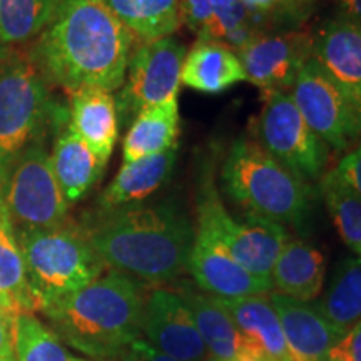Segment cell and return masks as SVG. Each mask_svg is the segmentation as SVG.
I'll use <instances>...</instances> for the list:
<instances>
[{
	"instance_id": "1",
	"label": "cell",
	"mask_w": 361,
	"mask_h": 361,
	"mask_svg": "<svg viewBox=\"0 0 361 361\" xmlns=\"http://www.w3.org/2000/svg\"><path fill=\"white\" fill-rule=\"evenodd\" d=\"M134 40L102 0H56L37 59L45 75L71 92L87 87L114 92L126 79Z\"/></svg>"
},
{
	"instance_id": "2",
	"label": "cell",
	"mask_w": 361,
	"mask_h": 361,
	"mask_svg": "<svg viewBox=\"0 0 361 361\" xmlns=\"http://www.w3.org/2000/svg\"><path fill=\"white\" fill-rule=\"evenodd\" d=\"M82 233L104 264L149 284L171 283L188 271L196 236L173 202L102 211Z\"/></svg>"
},
{
	"instance_id": "3",
	"label": "cell",
	"mask_w": 361,
	"mask_h": 361,
	"mask_svg": "<svg viewBox=\"0 0 361 361\" xmlns=\"http://www.w3.org/2000/svg\"><path fill=\"white\" fill-rule=\"evenodd\" d=\"M144 305L141 283L111 269L40 313L72 351L92 361H117L142 338Z\"/></svg>"
},
{
	"instance_id": "4",
	"label": "cell",
	"mask_w": 361,
	"mask_h": 361,
	"mask_svg": "<svg viewBox=\"0 0 361 361\" xmlns=\"http://www.w3.org/2000/svg\"><path fill=\"white\" fill-rule=\"evenodd\" d=\"M224 191L247 214L303 228L313 209L310 183L274 161L256 141L236 139L221 168Z\"/></svg>"
},
{
	"instance_id": "5",
	"label": "cell",
	"mask_w": 361,
	"mask_h": 361,
	"mask_svg": "<svg viewBox=\"0 0 361 361\" xmlns=\"http://www.w3.org/2000/svg\"><path fill=\"white\" fill-rule=\"evenodd\" d=\"M17 243L39 313L47 305L96 281L106 269L85 234L66 224L51 229H20Z\"/></svg>"
},
{
	"instance_id": "6",
	"label": "cell",
	"mask_w": 361,
	"mask_h": 361,
	"mask_svg": "<svg viewBox=\"0 0 361 361\" xmlns=\"http://www.w3.org/2000/svg\"><path fill=\"white\" fill-rule=\"evenodd\" d=\"M197 229L216 239L243 268L264 281H271L278 255L290 239L286 226L274 221L251 214L246 221L234 219L207 171L202 173L197 191Z\"/></svg>"
},
{
	"instance_id": "7",
	"label": "cell",
	"mask_w": 361,
	"mask_h": 361,
	"mask_svg": "<svg viewBox=\"0 0 361 361\" xmlns=\"http://www.w3.org/2000/svg\"><path fill=\"white\" fill-rule=\"evenodd\" d=\"M52 104L37 67L11 62L0 72V189L16 161L37 144Z\"/></svg>"
},
{
	"instance_id": "8",
	"label": "cell",
	"mask_w": 361,
	"mask_h": 361,
	"mask_svg": "<svg viewBox=\"0 0 361 361\" xmlns=\"http://www.w3.org/2000/svg\"><path fill=\"white\" fill-rule=\"evenodd\" d=\"M255 135L274 161L306 183L319 180L326 173L329 147L306 124L288 90L264 94Z\"/></svg>"
},
{
	"instance_id": "9",
	"label": "cell",
	"mask_w": 361,
	"mask_h": 361,
	"mask_svg": "<svg viewBox=\"0 0 361 361\" xmlns=\"http://www.w3.org/2000/svg\"><path fill=\"white\" fill-rule=\"evenodd\" d=\"M11 221L20 229H51L66 223L69 202L54 174L51 156L32 144L12 166L0 189Z\"/></svg>"
},
{
	"instance_id": "10",
	"label": "cell",
	"mask_w": 361,
	"mask_h": 361,
	"mask_svg": "<svg viewBox=\"0 0 361 361\" xmlns=\"http://www.w3.org/2000/svg\"><path fill=\"white\" fill-rule=\"evenodd\" d=\"M290 94L306 124L329 149L348 151L361 139V109L313 59L298 74Z\"/></svg>"
},
{
	"instance_id": "11",
	"label": "cell",
	"mask_w": 361,
	"mask_h": 361,
	"mask_svg": "<svg viewBox=\"0 0 361 361\" xmlns=\"http://www.w3.org/2000/svg\"><path fill=\"white\" fill-rule=\"evenodd\" d=\"M186 54L184 44L174 37L139 44L130 54L123 90L116 99L123 123H133L141 111L178 97Z\"/></svg>"
},
{
	"instance_id": "12",
	"label": "cell",
	"mask_w": 361,
	"mask_h": 361,
	"mask_svg": "<svg viewBox=\"0 0 361 361\" xmlns=\"http://www.w3.org/2000/svg\"><path fill=\"white\" fill-rule=\"evenodd\" d=\"M142 338L174 360L211 361L188 306L173 290L157 288L146 298Z\"/></svg>"
},
{
	"instance_id": "13",
	"label": "cell",
	"mask_w": 361,
	"mask_h": 361,
	"mask_svg": "<svg viewBox=\"0 0 361 361\" xmlns=\"http://www.w3.org/2000/svg\"><path fill=\"white\" fill-rule=\"evenodd\" d=\"M313 39L303 32L261 34L238 52L246 79L263 94L291 89L311 59Z\"/></svg>"
},
{
	"instance_id": "14",
	"label": "cell",
	"mask_w": 361,
	"mask_h": 361,
	"mask_svg": "<svg viewBox=\"0 0 361 361\" xmlns=\"http://www.w3.org/2000/svg\"><path fill=\"white\" fill-rule=\"evenodd\" d=\"M188 271L202 293L221 300L268 295L273 291L271 281L251 274L216 239L200 229H196L194 236Z\"/></svg>"
},
{
	"instance_id": "15",
	"label": "cell",
	"mask_w": 361,
	"mask_h": 361,
	"mask_svg": "<svg viewBox=\"0 0 361 361\" xmlns=\"http://www.w3.org/2000/svg\"><path fill=\"white\" fill-rule=\"evenodd\" d=\"M311 59L361 109V24L329 20L313 39Z\"/></svg>"
},
{
	"instance_id": "16",
	"label": "cell",
	"mask_w": 361,
	"mask_h": 361,
	"mask_svg": "<svg viewBox=\"0 0 361 361\" xmlns=\"http://www.w3.org/2000/svg\"><path fill=\"white\" fill-rule=\"evenodd\" d=\"M176 293L188 306L197 331L204 341L211 360L226 361L236 358L264 360L252 343L243 335L218 298L194 290L189 284H180Z\"/></svg>"
},
{
	"instance_id": "17",
	"label": "cell",
	"mask_w": 361,
	"mask_h": 361,
	"mask_svg": "<svg viewBox=\"0 0 361 361\" xmlns=\"http://www.w3.org/2000/svg\"><path fill=\"white\" fill-rule=\"evenodd\" d=\"M288 348L295 361H324L343 333L333 326L314 305L269 293Z\"/></svg>"
},
{
	"instance_id": "18",
	"label": "cell",
	"mask_w": 361,
	"mask_h": 361,
	"mask_svg": "<svg viewBox=\"0 0 361 361\" xmlns=\"http://www.w3.org/2000/svg\"><path fill=\"white\" fill-rule=\"evenodd\" d=\"M71 128L80 135L106 169L119 134V116L112 92L97 87L72 92Z\"/></svg>"
},
{
	"instance_id": "19",
	"label": "cell",
	"mask_w": 361,
	"mask_h": 361,
	"mask_svg": "<svg viewBox=\"0 0 361 361\" xmlns=\"http://www.w3.org/2000/svg\"><path fill=\"white\" fill-rule=\"evenodd\" d=\"M324 269L326 263L318 247L303 239H288L271 271L273 291L311 303L323 293Z\"/></svg>"
},
{
	"instance_id": "20",
	"label": "cell",
	"mask_w": 361,
	"mask_h": 361,
	"mask_svg": "<svg viewBox=\"0 0 361 361\" xmlns=\"http://www.w3.org/2000/svg\"><path fill=\"white\" fill-rule=\"evenodd\" d=\"M178 147L179 144L159 154L124 162L112 183L99 197V206L102 211L135 206L164 186L173 174L178 159Z\"/></svg>"
},
{
	"instance_id": "21",
	"label": "cell",
	"mask_w": 361,
	"mask_h": 361,
	"mask_svg": "<svg viewBox=\"0 0 361 361\" xmlns=\"http://www.w3.org/2000/svg\"><path fill=\"white\" fill-rule=\"evenodd\" d=\"M268 295L233 300L218 298V301L266 361H295L288 348L276 310L271 305Z\"/></svg>"
},
{
	"instance_id": "22",
	"label": "cell",
	"mask_w": 361,
	"mask_h": 361,
	"mask_svg": "<svg viewBox=\"0 0 361 361\" xmlns=\"http://www.w3.org/2000/svg\"><path fill=\"white\" fill-rule=\"evenodd\" d=\"M245 80L246 72L238 54L218 40H197L180 69V84L202 94L224 92Z\"/></svg>"
},
{
	"instance_id": "23",
	"label": "cell",
	"mask_w": 361,
	"mask_h": 361,
	"mask_svg": "<svg viewBox=\"0 0 361 361\" xmlns=\"http://www.w3.org/2000/svg\"><path fill=\"white\" fill-rule=\"evenodd\" d=\"M0 310L12 319L39 313L37 301L27 281L25 264L13 234V224L0 196Z\"/></svg>"
},
{
	"instance_id": "24",
	"label": "cell",
	"mask_w": 361,
	"mask_h": 361,
	"mask_svg": "<svg viewBox=\"0 0 361 361\" xmlns=\"http://www.w3.org/2000/svg\"><path fill=\"white\" fill-rule=\"evenodd\" d=\"M179 101L178 97L147 107L134 117L123 144L124 162L159 154L178 146Z\"/></svg>"
},
{
	"instance_id": "25",
	"label": "cell",
	"mask_w": 361,
	"mask_h": 361,
	"mask_svg": "<svg viewBox=\"0 0 361 361\" xmlns=\"http://www.w3.org/2000/svg\"><path fill=\"white\" fill-rule=\"evenodd\" d=\"M51 162L59 186L69 204L79 201L104 173L101 162L71 124L59 134Z\"/></svg>"
},
{
	"instance_id": "26",
	"label": "cell",
	"mask_w": 361,
	"mask_h": 361,
	"mask_svg": "<svg viewBox=\"0 0 361 361\" xmlns=\"http://www.w3.org/2000/svg\"><path fill=\"white\" fill-rule=\"evenodd\" d=\"M134 39L151 42L179 29L180 0H102Z\"/></svg>"
},
{
	"instance_id": "27",
	"label": "cell",
	"mask_w": 361,
	"mask_h": 361,
	"mask_svg": "<svg viewBox=\"0 0 361 361\" xmlns=\"http://www.w3.org/2000/svg\"><path fill=\"white\" fill-rule=\"evenodd\" d=\"M314 306L341 333L361 323V256H350L338 264Z\"/></svg>"
},
{
	"instance_id": "28",
	"label": "cell",
	"mask_w": 361,
	"mask_h": 361,
	"mask_svg": "<svg viewBox=\"0 0 361 361\" xmlns=\"http://www.w3.org/2000/svg\"><path fill=\"white\" fill-rule=\"evenodd\" d=\"M180 22L196 32L200 40L218 42L241 25L258 27L252 12L241 0H180Z\"/></svg>"
},
{
	"instance_id": "29",
	"label": "cell",
	"mask_w": 361,
	"mask_h": 361,
	"mask_svg": "<svg viewBox=\"0 0 361 361\" xmlns=\"http://www.w3.org/2000/svg\"><path fill=\"white\" fill-rule=\"evenodd\" d=\"M319 191L343 243L355 256H361V196L335 169L324 173L319 179Z\"/></svg>"
},
{
	"instance_id": "30",
	"label": "cell",
	"mask_w": 361,
	"mask_h": 361,
	"mask_svg": "<svg viewBox=\"0 0 361 361\" xmlns=\"http://www.w3.org/2000/svg\"><path fill=\"white\" fill-rule=\"evenodd\" d=\"M16 361H92L72 351L35 314H20L13 324Z\"/></svg>"
},
{
	"instance_id": "31",
	"label": "cell",
	"mask_w": 361,
	"mask_h": 361,
	"mask_svg": "<svg viewBox=\"0 0 361 361\" xmlns=\"http://www.w3.org/2000/svg\"><path fill=\"white\" fill-rule=\"evenodd\" d=\"M56 0H0V45L22 44L42 34Z\"/></svg>"
},
{
	"instance_id": "32",
	"label": "cell",
	"mask_w": 361,
	"mask_h": 361,
	"mask_svg": "<svg viewBox=\"0 0 361 361\" xmlns=\"http://www.w3.org/2000/svg\"><path fill=\"white\" fill-rule=\"evenodd\" d=\"M324 361H361V323L343 333Z\"/></svg>"
},
{
	"instance_id": "33",
	"label": "cell",
	"mask_w": 361,
	"mask_h": 361,
	"mask_svg": "<svg viewBox=\"0 0 361 361\" xmlns=\"http://www.w3.org/2000/svg\"><path fill=\"white\" fill-rule=\"evenodd\" d=\"M336 174L361 196V139L336 166Z\"/></svg>"
},
{
	"instance_id": "34",
	"label": "cell",
	"mask_w": 361,
	"mask_h": 361,
	"mask_svg": "<svg viewBox=\"0 0 361 361\" xmlns=\"http://www.w3.org/2000/svg\"><path fill=\"white\" fill-rule=\"evenodd\" d=\"M119 361H179L171 358V356L161 353L159 350H156L154 346H151L144 338L135 340L133 345L129 346V350L126 351V355Z\"/></svg>"
},
{
	"instance_id": "35",
	"label": "cell",
	"mask_w": 361,
	"mask_h": 361,
	"mask_svg": "<svg viewBox=\"0 0 361 361\" xmlns=\"http://www.w3.org/2000/svg\"><path fill=\"white\" fill-rule=\"evenodd\" d=\"M13 324H16V319H12L0 310V361H16Z\"/></svg>"
},
{
	"instance_id": "36",
	"label": "cell",
	"mask_w": 361,
	"mask_h": 361,
	"mask_svg": "<svg viewBox=\"0 0 361 361\" xmlns=\"http://www.w3.org/2000/svg\"><path fill=\"white\" fill-rule=\"evenodd\" d=\"M336 4L341 8L343 17L361 24V0H336Z\"/></svg>"
},
{
	"instance_id": "37",
	"label": "cell",
	"mask_w": 361,
	"mask_h": 361,
	"mask_svg": "<svg viewBox=\"0 0 361 361\" xmlns=\"http://www.w3.org/2000/svg\"><path fill=\"white\" fill-rule=\"evenodd\" d=\"M300 2H301V6H303V7L306 8V11H308V7L313 6L316 0H300Z\"/></svg>"
},
{
	"instance_id": "38",
	"label": "cell",
	"mask_w": 361,
	"mask_h": 361,
	"mask_svg": "<svg viewBox=\"0 0 361 361\" xmlns=\"http://www.w3.org/2000/svg\"><path fill=\"white\" fill-rule=\"evenodd\" d=\"M211 361H216V360H211ZM226 361H266V360H261V358H236V360H226Z\"/></svg>"
},
{
	"instance_id": "39",
	"label": "cell",
	"mask_w": 361,
	"mask_h": 361,
	"mask_svg": "<svg viewBox=\"0 0 361 361\" xmlns=\"http://www.w3.org/2000/svg\"><path fill=\"white\" fill-rule=\"evenodd\" d=\"M296 2H298V4H300V6H301V2H300V0H296ZM301 7H303V6H301ZM303 8H305V7H303ZM305 11H306V8H305Z\"/></svg>"
},
{
	"instance_id": "40",
	"label": "cell",
	"mask_w": 361,
	"mask_h": 361,
	"mask_svg": "<svg viewBox=\"0 0 361 361\" xmlns=\"http://www.w3.org/2000/svg\"><path fill=\"white\" fill-rule=\"evenodd\" d=\"M117 361H119V360H117Z\"/></svg>"
}]
</instances>
